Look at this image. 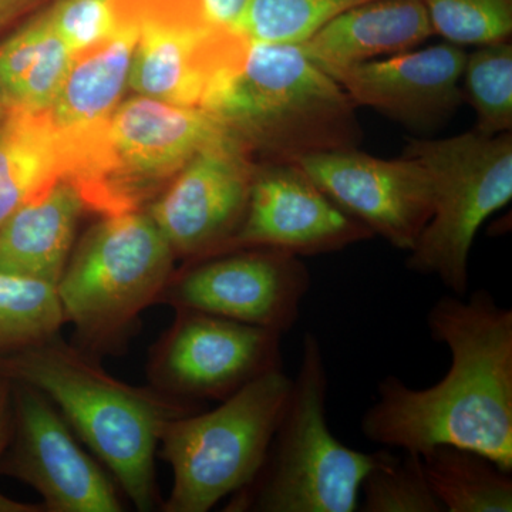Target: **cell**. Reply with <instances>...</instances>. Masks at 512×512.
Masks as SVG:
<instances>
[{
    "mask_svg": "<svg viewBox=\"0 0 512 512\" xmlns=\"http://www.w3.org/2000/svg\"><path fill=\"white\" fill-rule=\"evenodd\" d=\"M466 59L463 47L446 42L323 70L355 106L376 110L414 130H429L457 110Z\"/></svg>",
    "mask_w": 512,
    "mask_h": 512,
    "instance_id": "2e32d148",
    "label": "cell"
},
{
    "mask_svg": "<svg viewBox=\"0 0 512 512\" xmlns=\"http://www.w3.org/2000/svg\"><path fill=\"white\" fill-rule=\"evenodd\" d=\"M73 59L72 50L52 28L40 47L35 62L10 92L9 107L26 110L49 109L69 73Z\"/></svg>",
    "mask_w": 512,
    "mask_h": 512,
    "instance_id": "83f0119b",
    "label": "cell"
},
{
    "mask_svg": "<svg viewBox=\"0 0 512 512\" xmlns=\"http://www.w3.org/2000/svg\"><path fill=\"white\" fill-rule=\"evenodd\" d=\"M8 101H6L5 94H3L2 89H0V119L5 116L6 111H8Z\"/></svg>",
    "mask_w": 512,
    "mask_h": 512,
    "instance_id": "836d02e7",
    "label": "cell"
},
{
    "mask_svg": "<svg viewBox=\"0 0 512 512\" xmlns=\"http://www.w3.org/2000/svg\"><path fill=\"white\" fill-rule=\"evenodd\" d=\"M12 431V383L0 377V458Z\"/></svg>",
    "mask_w": 512,
    "mask_h": 512,
    "instance_id": "4dcf8cb0",
    "label": "cell"
},
{
    "mask_svg": "<svg viewBox=\"0 0 512 512\" xmlns=\"http://www.w3.org/2000/svg\"><path fill=\"white\" fill-rule=\"evenodd\" d=\"M369 0H249L239 32L254 42H305L316 30Z\"/></svg>",
    "mask_w": 512,
    "mask_h": 512,
    "instance_id": "cb8c5ba5",
    "label": "cell"
},
{
    "mask_svg": "<svg viewBox=\"0 0 512 512\" xmlns=\"http://www.w3.org/2000/svg\"><path fill=\"white\" fill-rule=\"evenodd\" d=\"M12 383V431L0 474L42 495L49 512H120L113 478L80 446L55 404L29 384Z\"/></svg>",
    "mask_w": 512,
    "mask_h": 512,
    "instance_id": "7c38bea8",
    "label": "cell"
},
{
    "mask_svg": "<svg viewBox=\"0 0 512 512\" xmlns=\"http://www.w3.org/2000/svg\"><path fill=\"white\" fill-rule=\"evenodd\" d=\"M136 20L128 86L140 96L210 109L242 64L249 42L205 16L201 0H116Z\"/></svg>",
    "mask_w": 512,
    "mask_h": 512,
    "instance_id": "9c48e42d",
    "label": "cell"
},
{
    "mask_svg": "<svg viewBox=\"0 0 512 512\" xmlns=\"http://www.w3.org/2000/svg\"><path fill=\"white\" fill-rule=\"evenodd\" d=\"M66 171L63 140L47 110L9 107L0 119V227Z\"/></svg>",
    "mask_w": 512,
    "mask_h": 512,
    "instance_id": "ffe728a7",
    "label": "cell"
},
{
    "mask_svg": "<svg viewBox=\"0 0 512 512\" xmlns=\"http://www.w3.org/2000/svg\"><path fill=\"white\" fill-rule=\"evenodd\" d=\"M298 372L264 464L247 487L231 495L228 512H355L370 471L394 456L343 444L328 423L329 376L322 345L303 336Z\"/></svg>",
    "mask_w": 512,
    "mask_h": 512,
    "instance_id": "277c9868",
    "label": "cell"
},
{
    "mask_svg": "<svg viewBox=\"0 0 512 512\" xmlns=\"http://www.w3.org/2000/svg\"><path fill=\"white\" fill-rule=\"evenodd\" d=\"M436 35L424 0H369L299 43L322 69L399 55Z\"/></svg>",
    "mask_w": 512,
    "mask_h": 512,
    "instance_id": "ac0fdd59",
    "label": "cell"
},
{
    "mask_svg": "<svg viewBox=\"0 0 512 512\" xmlns=\"http://www.w3.org/2000/svg\"><path fill=\"white\" fill-rule=\"evenodd\" d=\"M274 330L214 313L178 309L148 357L150 386L187 402H222L252 380L282 367Z\"/></svg>",
    "mask_w": 512,
    "mask_h": 512,
    "instance_id": "30bf717a",
    "label": "cell"
},
{
    "mask_svg": "<svg viewBox=\"0 0 512 512\" xmlns=\"http://www.w3.org/2000/svg\"><path fill=\"white\" fill-rule=\"evenodd\" d=\"M45 12L73 55L99 45L119 28L114 0H55Z\"/></svg>",
    "mask_w": 512,
    "mask_h": 512,
    "instance_id": "4316f807",
    "label": "cell"
},
{
    "mask_svg": "<svg viewBox=\"0 0 512 512\" xmlns=\"http://www.w3.org/2000/svg\"><path fill=\"white\" fill-rule=\"evenodd\" d=\"M114 9L119 28L109 39L74 55L69 73L47 109L64 147L104 126L126 93L138 28L123 9L116 5Z\"/></svg>",
    "mask_w": 512,
    "mask_h": 512,
    "instance_id": "e0dca14e",
    "label": "cell"
},
{
    "mask_svg": "<svg viewBox=\"0 0 512 512\" xmlns=\"http://www.w3.org/2000/svg\"><path fill=\"white\" fill-rule=\"evenodd\" d=\"M255 171L251 151L228 134L175 175L147 210L175 256L198 261L227 251L244 221Z\"/></svg>",
    "mask_w": 512,
    "mask_h": 512,
    "instance_id": "4fadbf2b",
    "label": "cell"
},
{
    "mask_svg": "<svg viewBox=\"0 0 512 512\" xmlns=\"http://www.w3.org/2000/svg\"><path fill=\"white\" fill-rule=\"evenodd\" d=\"M404 154L430 175L433 214L407 268L436 276L457 296L468 293V262L478 231L512 198V136L477 130L441 140H414Z\"/></svg>",
    "mask_w": 512,
    "mask_h": 512,
    "instance_id": "ba28073f",
    "label": "cell"
},
{
    "mask_svg": "<svg viewBox=\"0 0 512 512\" xmlns=\"http://www.w3.org/2000/svg\"><path fill=\"white\" fill-rule=\"evenodd\" d=\"M312 276L299 256L238 248L175 272L157 303L214 313L285 335L301 316Z\"/></svg>",
    "mask_w": 512,
    "mask_h": 512,
    "instance_id": "8fae6325",
    "label": "cell"
},
{
    "mask_svg": "<svg viewBox=\"0 0 512 512\" xmlns=\"http://www.w3.org/2000/svg\"><path fill=\"white\" fill-rule=\"evenodd\" d=\"M466 96L484 136L512 131V45L510 40L477 46L463 70Z\"/></svg>",
    "mask_w": 512,
    "mask_h": 512,
    "instance_id": "603a6c76",
    "label": "cell"
},
{
    "mask_svg": "<svg viewBox=\"0 0 512 512\" xmlns=\"http://www.w3.org/2000/svg\"><path fill=\"white\" fill-rule=\"evenodd\" d=\"M52 26L45 10L0 42V89L8 96L39 55ZM9 106V104H8Z\"/></svg>",
    "mask_w": 512,
    "mask_h": 512,
    "instance_id": "f1b7e54d",
    "label": "cell"
},
{
    "mask_svg": "<svg viewBox=\"0 0 512 512\" xmlns=\"http://www.w3.org/2000/svg\"><path fill=\"white\" fill-rule=\"evenodd\" d=\"M35 0H0V30L26 12Z\"/></svg>",
    "mask_w": 512,
    "mask_h": 512,
    "instance_id": "1f68e13d",
    "label": "cell"
},
{
    "mask_svg": "<svg viewBox=\"0 0 512 512\" xmlns=\"http://www.w3.org/2000/svg\"><path fill=\"white\" fill-rule=\"evenodd\" d=\"M355 104L328 72L293 43L249 42L247 55L211 104L249 151L293 163L357 148Z\"/></svg>",
    "mask_w": 512,
    "mask_h": 512,
    "instance_id": "3957f363",
    "label": "cell"
},
{
    "mask_svg": "<svg viewBox=\"0 0 512 512\" xmlns=\"http://www.w3.org/2000/svg\"><path fill=\"white\" fill-rule=\"evenodd\" d=\"M64 323L56 285L0 274V357L59 335Z\"/></svg>",
    "mask_w": 512,
    "mask_h": 512,
    "instance_id": "7402d4cb",
    "label": "cell"
},
{
    "mask_svg": "<svg viewBox=\"0 0 512 512\" xmlns=\"http://www.w3.org/2000/svg\"><path fill=\"white\" fill-rule=\"evenodd\" d=\"M201 5L205 16L214 25L238 30L239 23L247 12L249 0H201Z\"/></svg>",
    "mask_w": 512,
    "mask_h": 512,
    "instance_id": "f546056e",
    "label": "cell"
},
{
    "mask_svg": "<svg viewBox=\"0 0 512 512\" xmlns=\"http://www.w3.org/2000/svg\"><path fill=\"white\" fill-rule=\"evenodd\" d=\"M421 458L431 491L444 512L512 511V473L476 451L437 446Z\"/></svg>",
    "mask_w": 512,
    "mask_h": 512,
    "instance_id": "44dd1931",
    "label": "cell"
},
{
    "mask_svg": "<svg viewBox=\"0 0 512 512\" xmlns=\"http://www.w3.org/2000/svg\"><path fill=\"white\" fill-rule=\"evenodd\" d=\"M293 163L373 237L379 235L400 251H412L433 214L430 175L406 154L386 160L345 148Z\"/></svg>",
    "mask_w": 512,
    "mask_h": 512,
    "instance_id": "5bb4252c",
    "label": "cell"
},
{
    "mask_svg": "<svg viewBox=\"0 0 512 512\" xmlns=\"http://www.w3.org/2000/svg\"><path fill=\"white\" fill-rule=\"evenodd\" d=\"M362 512H444L431 491L423 458L404 453L370 471L360 487Z\"/></svg>",
    "mask_w": 512,
    "mask_h": 512,
    "instance_id": "d4e9b609",
    "label": "cell"
},
{
    "mask_svg": "<svg viewBox=\"0 0 512 512\" xmlns=\"http://www.w3.org/2000/svg\"><path fill=\"white\" fill-rule=\"evenodd\" d=\"M281 369L252 380L211 412L165 427L157 454L173 470L165 512H207L254 480L291 392Z\"/></svg>",
    "mask_w": 512,
    "mask_h": 512,
    "instance_id": "52a82bcc",
    "label": "cell"
},
{
    "mask_svg": "<svg viewBox=\"0 0 512 512\" xmlns=\"http://www.w3.org/2000/svg\"><path fill=\"white\" fill-rule=\"evenodd\" d=\"M86 210L73 185L64 180L23 204L0 227V274L57 285Z\"/></svg>",
    "mask_w": 512,
    "mask_h": 512,
    "instance_id": "d6986e66",
    "label": "cell"
},
{
    "mask_svg": "<svg viewBox=\"0 0 512 512\" xmlns=\"http://www.w3.org/2000/svg\"><path fill=\"white\" fill-rule=\"evenodd\" d=\"M228 134L210 111L138 94L70 150L64 181L101 217L144 211L202 148Z\"/></svg>",
    "mask_w": 512,
    "mask_h": 512,
    "instance_id": "5b68a950",
    "label": "cell"
},
{
    "mask_svg": "<svg viewBox=\"0 0 512 512\" xmlns=\"http://www.w3.org/2000/svg\"><path fill=\"white\" fill-rule=\"evenodd\" d=\"M369 238V228L330 200L298 164L271 161L256 165L244 221L225 252L272 248L302 258Z\"/></svg>",
    "mask_w": 512,
    "mask_h": 512,
    "instance_id": "9a60e30c",
    "label": "cell"
},
{
    "mask_svg": "<svg viewBox=\"0 0 512 512\" xmlns=\"http://www.w3.org/2000/svg\"><path fill=\"white\" fill-rule=\"evenodd\" d=\"M174 251L147 211L103 217L87 231L56 289L90 355L117 352L174 274Z\"/></svg>",
    "mask_w": 512,
    "mask_h": 512,
    "instance_id": "8992f818",
    "label": "cell"
},
{
    "mask_svg": "<svg viewBox=\"0 0 512 512\" xmlns=\"http://www.w3.org/2000/svg\"><path fill=\"white\" fill-rule=\"evenodd\" d=\"M0 377L45 394L82 443L107 467L138 511L160 503L158 444L170 421L200 412L197 403L153 386H131L109 375L86 350L60 335L0 357Z\"/></svg>",
    "mask_w": 512,
    "mask_h": 512,
    "instance_id": "7a4b0ae2",
    "label": "cell"
},
{
    "mask_svg": "<svg viewBox=\"0 0 512 512\" xmlns=\"http://www.w3.org/2000/svg\"><path fill=\"white\" fill-rule=\"evenodd\" d=\"M46 511L45 505L22 503V501L12 500L0 493V512H42Z\"/></svg>",
    "mask_w": 512,
    "mask_h": 512,
    "instance_id": "d6a6232c",
    "label": "cell"
},
{
    "mask_svg": "<svg viewBox=\"0 0 512 512\" xmlns=\"http://www.w3.org/2000/svg\"><path fill=\"white\" fill-rule=\"evenodd\" d=\"M431 339L446 346V375L427 389L399 377L377 384L363 414L367 440L423 456L437 446L476 451L512 473V311L487 289L446 295L426 316Z\"/></svg>",
    "mask_w": 512,
    "mask_h": 512,
    "instance_id": "6da1fadb",
    "label": "cell"
},
{
    "mask_svg": "<svg viewBox=\"0 0 512 512\" xmlns=\"http://www.w3.org/2000/svg\"><path fill=\"white\" fill-rule=\"evenodd\" d=\"M434 33L457 46L510 39L512 0H424Z\"/></svg>",
    "mask_w": 512,
    "mask_h": 512,
    "instance_id": "484cf974",
    "label": "cell"
}]
</instances>
